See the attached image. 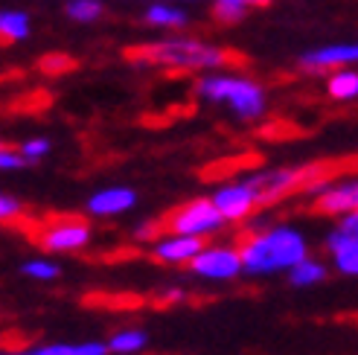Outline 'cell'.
<instances>
[{"mask_svg": "<svg viewBox=\"0 0 358 355\" xmlns=\"http://www.w3.org/2000/svg\"><path fill=\"white\" fill-rule=\"evenodd\" d=\"M50 149H52V146H50L47 137H32V140H27V143H21V149H17V152H21L29 164H38L41 157L50 154Z\"/></svg>", "mask_w": 358, "mask_h": 355, "instance_id": "22", "label": "cell"}, {"mask_svg": "<svg viewBox=\"0 0 358 355\" xmlns=\"http://www.w3.org/2000/svg\"><path fill=\"white\" fill-rule=\"evenodd\" d=\"M137 204V192L129 187H108V189H99L87 198V212L99 219H108V216H120V212L131 210Z\"/></svg>", "mask_w": 358, "mask_h": 355, "instance_id": "12", "label": "cell"}, {"mask_svg": "<svg viewBox=\"0 0 358 355\" xmlns=\"http://www.w3.org/2000/svg\"><path fill=\"white\" fill-rule=\"evenodd\" d=\"M317 195V212H335V216H350V212L358 210V178H350V181L341 184H320L315 187Z\"/></svg>", "mask_w": 358, "mask_h": 355, "instance_id": "7", "label": "cell"}, {"mask_svg": "<svg viewBox=\"0 0 358 355\" xmlns=\"http://www.w3.org/2000/svg\"><path fill=\"white\" fill-rule=\"evenodd\" d=\"M64 12L70 21H79V24H94L102 17L105 6L99 3V0H67L64 3Z\"/></svg>", "mask_w": 358, "mask_h": 355, "instance_id": "19", "label": "cell"}, {"mask_svg": "<svg viewBox=\"0 0 358 355\" xmlns=\"http://www.w3.org/2000/svg\"><path fill=\"white\" fill-rule=\"evenodd\" d=\"M347 64H358V41L327 44V47L309 50L300 56L303 70H332V67H347Z\"/></svg>", "mask_w": 358, "mask_h": 355, "instance_id": "9", "label": "cell"}, {"mask_svg": "<svg viewBox=\"0 0 358 355\" xmlns=\"http://www.w3.org/2000/svg\"><path fill=\"white\" fill-rule=\"evenodd\" d=\"M17 212H21V201H15L12 195H0V219L12 222Z\"/></svg>", "mask_w": 358, "mask_h": 355, "instance_id": "26", "label": "cell"}, {"mask_svg": "<svg viewBox=\"0 0 358 355\" xmlns=\"http://www.w3.org/2000/svg\"><path fill=\"white\" fill-rule=\"evenodd\" d=\"M24 166H29V161L21 154V152H15V149H0V169L3 172H12V169H24Z\"/></svg>", "mask_w": 358, "mask_h": 355, "instance_id": "23", "label": "cell"}, {"mask_svg": "<svg viewBox=\"0 0 358 355\" xmlns=\"http://www.w3.org/2000/svg\"><path fill=\"white\" fill-rule=\"evenodd\" d=\"M32 355H82V352H79V344H47L32 349Z\"/></svg>", "mask_w": 358, "mask_h": 355, "instance_id": "25", "label": "cell"}, {"mask_svg": "<svg viewBox=\"0 0 358 355\" xmlns=\"http://www.w3.org/2000/svg\"><path fill=\"white\" fill-rule=\"evenodd\" d=\"M27 35H29V15L27 12H17V9L0 12V38H3L6 44L24 41Z\"/></svg>", "mask_w": 358, "mask_h": 355, "instance_id": "15", "label": "cell"}, {"mask_svg": "<svg viewBox=\"0 0 358 355\" xmlns=\"http://www.w3.org/2000/svg\"><path fill=\"white\" fill-rule=\"evenodd\" d=\"M329 254L335 259V268L341 274L358 277V236L352 239H341V236H332L329 233Z\"/></svg>", "mask_w": 358, "mask_h": 355, "instance_id": "13", "label": "cell"}, {"mask_svg": "<svg viewBox=\"0 0 358 355\" xmlns=\"http://www.w3.org/2000/svg\"><path fill=\"white\" fill-rule=\"evenodd\" d=\"M21 271L32 280H56L62 271H59V265L56 262H47V259H29L21 265Z\"/></svg>", "mask_w": 358, "mask_h": 355, "instance_id": "21", "label": "cell"}, {"mask_svg": "<svg viewBox=\"0 0 358 355\" xmlns=\"http://www.w3.org/2000/svg\"><path fill=\"white\" fill-rule=\"evenodd\" d=\"M204 251V242L195 239V236H178V233H169V236H160L152 247V256L157 262H166V265H178V262H192Z\"/></svg>", "mask_w": 358, "mask_h": 355, "instance_id": "10", "label": "cell"}, {"mask_svg": "<svg viewBox=\"0 0 358 355\" xmlns=\"http://www.w3.org/2000/svg\"><path fill=\"white\" fill-rule=\"evenodd\" d=\"M3 355H32V349H27V352H9V349H6Z\"/></svg>", "mask_w": 358, "mask_h": 355, "instance_id": "29", "label": "cell"}, {"mask_svg": "<svg viewBox=\"0 0 358 355\" xmlns=\"http://www.w3.org/2000/svg\"><path fill=\"white\" fill-rule=\"evenodd\" d=\"M146 344H149V338L140 329H122V332L111 335L108 349L117 352V355H134L140 349H146Z\"/></svg>", "mask_w": 358, "mask_h": 355, "instance_id": "18", "label": "cell"}, {"mask_svg": "<svg viewBox=\"0 0 358 355\" xmlns=\"http://www.w3.org/2000/svg\"><path fill=\"white\" fill-rule=\"evenodd\" d=\"M303 181V172H292V169H268V172H257L242 178V184H248L257 192V201H274L280 195H285V189H292L294 184Z\"/></svg>", "mask_w": 358, "mask_h": 355, "instance_id": "8", "label": "cell"}, {"mask_svg": "<svg viewBox=\"0 0 358 355\" xmlns=\"http://www.w3.org/2000/svg\"><path fill=\"white\" fill-rule=\"evenodd\" d=\"M213 204L219 207L224 222H242V219H248L250 212H254V207H259L257 192L250 189L248 184H242V181L219 187L216 192H213Z\"/></svg>", "mask_w": 358, "mask_h": 355, "instance_id": "6", "label": "cell"}, {"mask_svg": "<svg viewBox=\"0 0 358 355\" xmlns=\"http://www.w3.org/2000/svg\"><path fill=\"white\" fill-rule=\"evenodd\" d=\"M143 21L152 24V27H160V29H181L189 24V17L184 9H178L172 3H152L146 12H143Z\"/></svg>", "mask_w": 358, "mask_h": 355, "instance_id": "14", "label": "cell"}, {"mask_svg": "<svg viewBox=\"0 0 358 355\" xmlns=\"http://www.w3.org/2000/svg\"><path fill=\"white\" fill-rule=\"evenodd\" d=\"M327 91L332 99H341V102L355 99L358 96V73L355 70H335L327 82Z\"/></svg>", "mask_w": 358, "mask_h": 355, "instance_id": "17", "label": "cell"}, {"mask_svg": "<svg viewBox=\"0 0 358 355\" xmlns=\"http://www.w3.org/2000/svg\"><path fill=\"white\" fill-rule=\"evenodd\" d=\"M222 224H224V216L219 212V207L213 204V198H195V201L178 207L175 212L166 216L169 233L195 236V239H201L207 233H216Z\"/></svg>", "mask_w": 358, "mask_h": 355, "instance_id": "4", "label": "cell"}, {"mask_svg": "<svg viewBox=\"0 0 358 355\" xmlns=\"http://www.w3.org/2000/svg\"><path fill=\"white\" fill-rule=\"evenodd\" d=\"M327 280V265L317 262V259H303L300 265L289 271V282L294 289H309V286H317V282Z\"/></svg>", "mask_w": 358, "mask_h": 355, "instance_id": "16", "label": "cell"}, {"mask_svg": "<svg viewBox=\"0 0 358 355\" xmlns=\"http://www.w3.org/2000/svg\"><path fill=\"white\" fill-rule=\"evenodd\" d=\"M192 274H199L204 280H234L245 274L242 265V251L234 247H204V251L192 259Z\"/></svg>", "mask_w": 358, "mask_h": 355, "instance_id": "5", "label": "cell"}, {"mask_svg": "<svg viewBox=\"0 0 358 355\" xmlns=\"http://www.w3.org/2000/svg\"><path fill=\"white\" fill-rule=\"evenodd\" d=\"M303 259H309L306 236L289 224H277L271 230H265V233H259L242 247V265L248 277L292 271Z\"/></svg>", "mask_w": 358, "mask_h": 355, "instance_id": "1", "label": "cell"}, {"mask_svg": "<svg viewBox=\"0 0 358 355\" xmlns=\"http://www.w3.org/2000/svg\"><path fill=\"white\" fill-rule=\"evenodd\" d=\"M245 3H248V9H265L271 0H245Z\"/></svg>", "mask_w": 358, "mask_h": 355, "instance_id": "28", "label": "cell"}, {"mask_svg": "<svg viewBox=\"0 0 358 355\" xmlns=\"http://www.w3.org/2000/svg\"><path fill=\"white\" fill-rule=\"evenodd\" d=\"M134 239H140V242H146V239H155V242H157L160 236H157V227H155V224H140V227L134 230Z\"/></svg>", "mask_w": 358, "mask_h": 355, "instance_id": "27", "label": "cell"}, {"mask_svg": "<svg viewBox=\"0 0 358 355\" xmlns=\"http://www.w3.org/2000/svg\"><path fill=\"white\" fill-rule=\"evenodd\" d=\"M195 94L204 102H224L239 119H259L268 108L262 85H257L248 76H230V73H210L201 76L195 85Z\"/></svg>", "mask_w": 358, "mask_h": 355, "instance_id": "3", "label": "cell"}, {"mask_svg": "<svg viewBox=\"0 0 358 355\" xmlns=\"http://www.w3.org/2000/svg\"><path fill=\"white\" fill-rule=\"evenodd\" d=\"M248 12L250 9L245 0H213V17L219 24H239Z\"/></svg>", "mask_w": 358, "mask_h": 355, "instance_id": "20", "label": "cell"}, {"mask_svg": "<svg viewBox=\"0 0 358 355\" xmlns=\"http://www.w3.org/2000/svg\"><path fill=\"white\" fill-rule=\"evenodd\" d=\"M125 56L140 64H157L172 70H213V67H224L230 61L227 50L213 47L201 38H187V35H172V38H164V41L140 44L125 52Z\"/></svg>", "mask_w": 358, "mask_h": 355, "instance_id": "2", "label": "cell"}, {"mask_svg": "<svg viewBox=\"0 0 358 355\" xmlns=\"http://www.w3.org/2000/svg\"><path fill=\"white\" fill-rule=\"evenodd\" d=\"M91 242V227L82 224V222H62V224H52L47 233L41 236V245L47 251H79Z\"/></svg>", "mask_w": 358, "mask_h": 355, "instance_id": "11", "label": "cell"}, {"mask_svg": "<svg viewBox=\"0 0 358 355\" xmlns=\"http://www.w3.org/2000/svg\"><path fill=\"white\" fill-rule=\"evenodd\" d=\"M332 236H341V239H352V236H358V210L341 219V224L332 230Z\"/></svg>", "mask_w": 358, "mask_h": 355, "instance_id": "24", "label": "cell"}]
</instances>
